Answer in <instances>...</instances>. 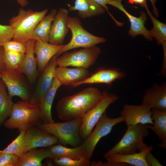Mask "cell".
<instances>
[{"instance_id":"6da1fadb","label":"cell","mask_w":166,"mask_h":166,"mask_svg":"<svg viewBox=\"0 0 166 166\" xmlns=\"http://www.w3.org/2000/svg\"><path fill=\"white\" fill-rule=\"evenodd\" d=\"M102 93L97 88L89 87L71 96L61 98L56 106L58 117L64 121L82 117L102 99Z\"/></svg>"},{"instance_id":"7a4b0ae2","label":"cell","mask_w":166,"mask_h":166,"mask_svg":"<svg viewBox=\"0 0 166 166\" xmlns=\"http://www.w3.org/2000/svg\"><path fill=\"white\" fill-rule=\"evenodd\" d=\"M42 123L39 105L20 101L14 103L10 116L3 125L7 128L17 129L19 133L31 126Z\"/></svg>"},{"instance_id":"3957f363","label":"cell","mask_w":166,"mask_h":166,"mask_svg":"<svg viewBox=\"0 0 166 166\" xmlns=\"http://www.w3.org/2000/svg\"><path fill=\"white\" fill-rule=\"evenodd\" d=\"M47 9L41 11L31 9L25 10L20 8L18 14L9 20V25L14 30L12 40L26 44L32 39V34L37 25L45 16Z\"/></svg>"},{"instance_id":"277c9868","label":"cell","mask_w":166,"mask_h":166,"mask_svg":"<svg viewBox=\"0 0 166 166\" xmlns=\"http://www.w3.org/2000/svg\"><path fill=\"white\" fill-rule=\"evenodd\" d=\"M124 135L120 141L104 155V157L112 153L126 155L133 154L142 151L147 144L144 139L149 134L147 124L138 123L129 125Z\"/></svg>"},{"instance_id":"5b68a950","label":"cell","mask_w":166,"mask_h":166,"mask_svg":"<svg viewBox=\"0 0 166 166\" xmlns=\"http://www.w3.org/2000/svg\"><path fill=\"white\" fill-rule=\"evenodd\" d=\"M82 122V118L79 117L61 123H42L37 126L56 137L61 144L76 148L82 144L79 131Z\"/></svg>"},{"instance_id":"8992f818","label":"cell","mask_w":166,"mask_h":166,"mask_svg":"<svg viewBox=\"0 0 166 166\" xmlns=\"http://www.w3.org/2000/svg\"><path fill=\"white\" fill-rule=\"evenodd\" d=\"M68 24L72 32V38L55 55L57 57L69 50L80 47L89 48L106 41L105 38L93 35L86 30L77 17L69 16Z\"/></svg>"},{"instance_id":"52a82bcc","label":"cell","mask_w":166,"mask_h":166,"mask_svg":"<svg viewBox=\"0 0 166 166\" xmlns=\"http://www.w3.org/2000/svg\"><path fill=\"white\" fill-rule=\"evenodd\" d=\"M102 94V98L97 105L87 111L82 117V122L79 131L81 139L85 140L87 138L108 107L119 98L117 95L109 93L107 91H104Z\"/></svg>"},{"instance_id":"ba28073f","label":"cell","mask_w":166,"mask_h":166,"mask_svg":"<svg viewBox=\"0 0 166 166\" xmlns=\"http://www.w3.org/2000/svg\"><path fill=\"white\" fill-rule=\"evenodd\" d=\"M101 52L100 48L96 45L73 52H65L57 58V65L88 69L95 63Z\"/></svg>"},{"instance_id":"9c48e42d","label":"cell","mask_w":166,"mask_h":166,"mask_svg":"<svg viewBox=\"0 0 166 166\" xmlns=\"http://www.w3.org/2000/svg\"><path fill=\"white\" fill-rule=\"evenodd\" d=\"M1 78L5 84L9 96L20 97L22 101L30 103L31 95L27 81L23 74L18 70L6 67L0 72Z\"/></svg>"},{"instance_id":"30bf717a","label":"cell","mask_w":166,"mask_h":166,"mask_svg":"<svg viewBox=\"0 0 166 166\" xmlns=\"http://www.w3.org/2000/svg\"><path fill=\"white\" fill-rule=\"evenodd\" d=\"M122 122H124V119L121 115L116 118H111L106 115L105 112L103 114L94 130L82 144L87 160H90L95 147L101 138L109 134L115 125Z\"/></svg>"},{"instance_id":"8fae6325","label":"cell","mask_w":166,"mask_h":166,"mask_svg":"<svg viewBox=\"0 0 166 166\" xmlns=\"http://www.w3.org/2000/svg\"><path fill=\"white\" fill-rule=\"evenodd\" d=\"M57 57L55 55L50 60L45 69L40 75L35 89L32 95L30 103L39 105L43 97L50 87L57 66Z\"/></svg>"},{"instance_id":"7c38bea8","label":"cell","mask_w":166,"mask_h":166,"mask_svg":"<svg viewBox=\"0 0 166 166\" xmlns=\"http://www.w3.org/2000/svg\"><path fill=\"white\" fill-rule=\"evenodd\" d=\"M25 153L38 147H49L59 143L55 136L37 126L29 128L25 138Z\"/></svg>"},{"instance_id":"4fadbf2b","label":"cell","mask_w":166,"mask_h":166,"mask_svg":"<svg viewBox=\"0 0 166 166\" xmlns=\"http://www.w3.org/2000/svg\"><path fill=\"white\" fill-rule=\"evenodd\" d=\"M120 114L124 117L127 126L138 123L152 124L154 123L151 117V109L146 104H126L121 111Z\"/></svg>"},{"instance_id":"5bb4252c","label":"cell","mask_w":166,"mask_h":166,"mask_svg":"<svg viewBox=\"0 0 166 166\" xmlns=\"http://www.w3.org/2000/svg\"><path fill=\"white\" fill-rule=\"evenodd\" d=\"M69 11L64 8H60L57 12L52 24L49 37L50 44L61 45L68 32V24Z\"/></svg>"},{"instance_id":"9a60e30c","label":"cell","mask_w":166,"mask_h":166,"mask_svg":"<svg viewBox=\"0 0 166 166\" xmlns=\"http://www.w3.org/2000/svg\"><path fill=\"white\" fill-rule=\"evenodd\" d=\"M142 104L148 105L151 109L166 111V83H153L145 90Z\"/></svg>"},{"instance_id":"2e32d148","label":"cell","mask_w":166,"mask_h":166,"mask_svg":"<svg viewBox=\"0 0 166 166\" xmlns=\"http://www.w3.org/2000/svg\"><path fill=\"white\" fill-rule=\"evenodd\" d=\"M153 150L152 145H147L142 151L134 154H111L105 157L107 162L103 163V166H116L117 163H126L135 166H148L146 161L145 156L148 152Z\"/></svg>"},{"instance_id":"e0dca14e","label":"cell","mask_w":166,"mask_h":166,"mask_svg":"<svg viewBox=\"0 0 166 166\" xmlns=\"http://www.w3.org/2000/svg\"><path fill=\"white\" fill-rule=\"evenodd\" d=\"M123 0H113L112 6L118 8L127 16L130 23V27L128 31V34L132 37L139 34L143 35L145 39L149 41L152 40L150 34L149 30L145 26V24L147 19L146 14L143 11L140 12V15L139 17L132 16L128 13L124 8L121 3Z\"/></svg>"},{"instance_id":"ac0fdd59","label":"cell","mask_w":166,"mask_h":166,"mask_svg":"<svg viewBox=\"0 0 166 166\" xmlns=\"http://www.w3.org/2000/svg\"><path fill=\"white\" fill-rule=\"evenodd\" d=\"M35 41L31 39L26 44V50L25 57L18 69L19 72L26 76L27 80L31 84L35 83L38 75L37 61L34 52Z\"/></svg>"},{"instance_id":"d6986e66","label":"cell","mask_w":166,"mask_h":166,"mask_svg":"<svg viewBox=\"0 0 166 166\" xmlns=\"http://www.w3.org/2000/svg\"><path fill=\"white\" fill-rule=\"evenodd\" d=\"M64 45H56L36 40L34 52L37 62L38 75L43 72L51 58L55 55L63 47Z\"/></svg>"},{"instance_id":"ffe728a7","label":"cell","mask_w":166,"mask_h":166,"mask_svg":"<svg viewBox=\"0 0 166 166\" xmlns=\"http://www.w3.org/2000/svg\"><path fill=\"white\" fill-rule=\"evenodd\" d=\"M90 76L89 71L82 68L69 69L64 66L56 68L54 75L61 85H71L85 80Z\"/></svg>"},{"instance_id":"44dd1931","label":"cell","mask_w":166,"mask_h":166,"mask_svg":"<svg viewBox=\"0 0 166 166\" xmlns=\"http://www.w3.org/2000/svg\"><path fill=\"white\" fill-rule=\"evenodd\" d=\"M125 76V73L118 69H101L84 81L70 86L75 87L84 84H110L115 80L121 79Z\"/></svg>"},{"instance_id":"7402d4cb","label":"cell","mask_w":166,"mask_h":166,"mask_svg":"<svg viewBox=\"0 0 166 166\" xmlns=\"http://www.w3.org/2000/svg\"><path fill=\"white\" fill-rule=\"evenodd\" d=\"M61 85L59 81L54 77L50 87L39 104L43 123L50 124L55 122L52 117L51 107L56 92Z\"/></svg>"},{"instance_id":"603a6c76","label":"cell","mask_w":166,"mask_h":166,"mask_svg":"<svg viewBox=\"0 0 166 166\" xmlns=\"http://www.w3.org/2000/svg\"><path fill=\"white\" fill-rule=\"evenodd\" d=\"M78 10V16L82 19L104 14L105 9L94 0H76L73 6H70L68 11Z\"/></svg>"},{"instance_id":"cb8c5ba5","label":"cell","mask_w":166,"mask_h":166,"mask_svg":"<svg viewBox=\"0 0 166 166\" xmlns=\"http://www.w3.org/2000/svg\"><path fill=\"white\" fill-rule=\"evenodd\" d=\"M48 149V157L53 160L62 157L78 160L86 157L82 144L73 148H68L61 145L55 144L49 147Z\"/></svg>"},{"instance_id":"d4e9b609","label":"cell","mask_w":166,"mask_h":166,"mask_svg":"<svg viewBox=\"0 0 166 166\" xmlns=\"http://www.w3.org/2000/svg\"><path fill=\"white\" fill-rule=\"evenodd\" d=\"M151 117L153 120V125L147 124L148 129L153 131L158 136L161 143L159 146L166 148V111L151 109Z\"/></svg>"},{"instance_id":"484cf974","label":"cell","mask_w":166,"mask_h":166,"mask_svg":"<svg viewBox=\"0 0 166 166\" xmlns=\"http://www.w3.org/2000/svg\"><path fill=\"white\" fill-rule=\"evenodd\" d=\"M49 157L48 148L31 149L19 158L16 166H42V161Z\"/></svg>"},{"instance_id":"4316f807","label":"cell","mask_w":166,"mask_h":166,"mask_svg":"<svg viewBox=\"0 0 166 166\" xmlns=\"http://www.w3.org/2000/svg\"><path fill=\"white\" fill-rule=\"evenodd\" d=\"M56 9H52L45 16L35 28L32 36V39L45 42H48L52 22L57 14Z\"/></svg>"},{"instance_id":"83f0119b","label":"cell","mask_w":166,"mask_h":166,"mask_svg":"<svg viewBox=\"0 0 166 166\" xmlns=\"http://www.w3.org/2000/svg\"><path fill=\"white\" fill-rule=\"evenodd\" d=\"M147 12L151 20L153 27L149 34L152 38H154L157 44H161L164 53H166V24L156 19L149 10L148 7L146 8Z\"/></svg>"},{"instance_id":"f1b7e54d","label":"cell","mask_w":166,"mask_h":166,"mask_svg":"<svg viewBox=\"0 0 166 166\" xmlns=\"http://www.w3.org/2000/svg\"><path fill=\"white\" fill-rule=\"evenodd\" d=\"M6 88L3 81L0 79V128L10 116L14 104Z\"/></svg>"},{"instance_id":"f546056e","label":"cell","mask_w":166,"mask_h":166,"mask_svg":"<svg viewBox=\"0 0 166 166\" xmlns=\"http://www.w3.org/2000/svg\"><path fill=\"white\" fill-rule=\"evenodd\" d=\"M26 130L22 131L18 136L6 148L0 150V152L12 153L21 157L25 153L24 138Z\"/></svg>"},{"instance_id":"4dcf8cb0","label":"cell","mask_w":166,"mask_h":166,"mask_svg":"<svg viewBox=\"0 0 166 166\" xmlns=\"http://www.w3.org/2000/svg\"><path fill=\"white\" fill-rule=\"evenodd\" d=\"M25 54L4 49V61L6 67L18 70L24 59Z\"/></svg>"},{"instance_id":"1f68e13d","label":"cell","mask_w":166,"mask_h":166,"mask_svg":"<svg viewBox=\"0 0 166 166\" xmlns=\"http://www.w3.org/2000/svg\"><path fill=\"white\" fill-rule=\"evenodd\" d=\"M53 160V163L58 166H89L90 162L86 158L75 160L62 157Z\"/></svg>"},{"instance_id":"d6a6232c","label":"cell","mask_w":166,"mask_h":166,"mask_svg":"<svg viewBox=\"0 0 166 166\" xmlns=\"http://www.w3.org/2000/svg\"><path fill=\"white\" fill-rule=\"evenodd\" d=\"M2 46L6 50L25 54L26 52V44L16 40L7 41L3 44Z\"/></svg>"},{"instance_id":"836d02e7","label":"cell","mask_w":166,"mask_h":166,"mask_svg":"<svg viewBox=\"0 0 166 166\" xmlns=\"http://www.w3.org/2000/svg\"><path fill=\"white\" fill-rule=\"evenodd\" d=\"M14 35V30L10 25L0 24V45L12 39Z\"/></svg>"},{"instance_id":"e575fe53","label":"cell","mask_w":166,"mask_h":166,"mask_svg":"<svg viewBox=\"0 0 166 166\" xmlns=\"http://www.w3.org/2000/svg\"><path fill=\"white\" fill-rule=\"evenodd\" d=\"M19 158L12 153L0 152V166H16Z\"/></svg>"},{"instance_id":"d590c367","label":"cell","mask_w":166,"mask_h":166,"mask_svg":"<svg viewBox=\"0 0 166 166\" xmlns=\"http://www.w3.org/2000/svg\"><path fill=\"white\" fill-rule=\"evenodd\" d=\"M151 152H148L145 156L146 161L148 166H163L158 160L153 156Z\"/></svg>"},{"instance_id":"8d00e7d4","label":"cell","mask_w":166,"mask_h":166,"mask_svg":"<svg viewBox=\"0 0 166 166\" xmlns=\"http://www.w3.org/2000/svg\"><path fill=\"white\" fill-rule=\"evenodd\" d=\"M4 50L3 46L0 45V72L4 70L6 68L4 61Z\"/></svg>"},{"instance_id":"74e56055","label":"cell","mask_w":166,"mask_h":166,"mask_svg":"<svg viewBox=\"0 0 166 166\" xmlns=\"http://www.w3.org/2000/svg\"><path fill=\"white\" fill-rule=\"evenodd\" d=\"M128 2L131 4H138L142 7L146 8L148 7L146 0H129Z\"/></svg>"},{"instance_id":"f35d334b","label":"cell","mask_w":166,"mask_h":166,"mask_svg":"<svg viewBox=\"0 0 166 166\" xmlns=\"http://www.w3.org/2000/svg\"><path fill=\"white\" fill-rule=\"evenodd\" d=\"M151 2L152 6L153 9V12L154 15L156 17H159V11L158 9L156 6L155 4L157 0H149Z\"/></svg>"},{"instance_id":"ab89813d","label":"cell","mask_w":166,"mask_h":166,"mask_svg":"<svg viewBox=\"0 0 166 166\" xmlns=\"http://www.w3.org/2000/svg\"><path fill=\"white\" fill-rule=\"evenodd\" d=\"M16 1L17 3L22 7H26L29 4L28 2L26 0H16Z\"/></svg>"},{"instance_id":"60d3db41","label":"cell","mask_w":166,"mask_h":166,"mask_svg":"<svg viewBox=\"0 0 166 166\" xmlns=\"http://www.w3.org/2000/svg\"><path fill=\"white\" fill-rule=\"evenodd\" d=\"M103 162L100 160L96 162L94 161H93L92 162H90V166H103Z\"/></svg>"},{"instance_id":"b9f144b4","label":"cell","mask_w":166,"mask_h":166,"mask_svg":"<svg viewBox=\"0 0 166 166\" xmlns=\"http://www.w3.org/2000/svg\"><path fill=\"white\" fill-rule=\"evenodd\" d=\"M95 2L100 5L102 4L105 0H94Z\"/></svg>"},{"instance_id":"7bdbcfd3","label":"cell","mask_w":166,"mask_h":166,"mask_svg":"<svg viewBox=\"0 0 166 166\" xmlns=\"http://www.w3.org/2000/svg\"><path fill=\"white\" fill-rule=\"evenodd\" d=\"M0 78H1V75H0Z\"/></svg>"}]
</instances>
